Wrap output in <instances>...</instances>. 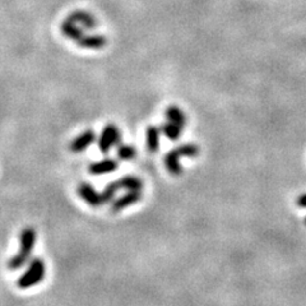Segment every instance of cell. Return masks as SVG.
Segmentation results:
<instances>
[{
    "instance_id": "14",
    "label": "cell",
    "mask_w": 306,
    "mask_h": 306,
    "mask_svg": "<svg viewBox=\"0 0 306 306\" xmlns=\"http://www.w3.org/2000/svg\"><path fill=\"white\" fill-rule=\"evenodd\" d=\"M119 186L120 189H124L127 191H133V190H142L143 188V182L139 178L133 175H127L124 178H121L118 180Z\"/></svg>"
},
{
    "instance_id": "15",
    "label": "cell",
    "mask_w": 306,
    "mask_h": 306,
    "mask_svg": "<svg viewBox=\"0 0 306 306\" xmlns=\"http://www.w3.org/2000/svg\"><path fill=\"white\" fill-rule=\"evenodd\" d=\"M161 130H162L163 135L166 138H169L170 140H178V138L181 137L182 127L175 124V123H171V121H167L161 127Z\"/></svg>"
},
{
    "instance_id": "19",
    "label": "cell",
    "mask_w": 306,
    "mask_h": 306,
    "mask_svg": "<svg viewBox=\"0 0 306 306\" xmlns=\"http://www.w3.org/2000/svg\"><path fill=\"white\" fill-rule=\"evenodd\" d=\"M297 205L301 208H306V194L300 195V197L297 198Z\"/></svg>"
},
{
    "instance_id": "11",
    "label": "cell",
    "mask_w": 306,
    "mask_h": 306,
    "mask_svg": "<svg viewBox=\"0 0 306 306\" xmlns=\"http://www.w3.org/2000/svg\"><path fill=\"white\" fill-rule=\"evenodd\" d=\"M165 167L170 175L180 176L182 174V166L180 163V156L176 153L175 148L170 151L165 156Z\"/></svg>"
},
{
    "instance_id": "10",
    "label": "cell",
    "mask_w": 306,
    "mask_h": 306,
    "mask_svg": "<svg viewBox=\"0 0 306 306\" xmlns=\"http://www.w3.org/2000/svg\"><path fill=\"white\" fill-rule=\"evenodd\" d=\"M76 44L80 46V48L99 50V49L105 48L106 45H107V38L103 35H84Z\"/></svg>"
},
{
    "instance_id": "5",
    "label": "cell",
    "mask_w": 306,
    "mask_h": 306,
    "mask_svg": "<svg viewBox=\"0 0 306 306\" xmlns=\"http://www.w3.org/2000/svg\"><path fill=\"white\" fill-rule=\"evenodd\" d=\"M142 190H133L128 191L127 194H123L120 198L115 199L111 203V212L112 213H119L121 210L127 209V208L131 207L134 204H137L138 202L142 201Z\"/></svg>"
},
{
    "instance_id": "17",
    "label": "cell",
    "mask_w": 306,
    "mask_h": 306,
    "mask_svg": "<svg viewBox=\"0 0 306 306\" xmlns=\"http://www.w3.org/2000/svg\"><path fill=\"white\" fill-rule=\"evenodd\" d=\"M176 153H178L180 158L181 157H197L199 154V147L195 143H185L178 146L175 148Z\"/></svg>"
},
{
    "instance_id": "8",
    "label": "cell",
    "mask_w": 306,
    "mask_h": 306,
    "mask_svg": "<svg viewBox=\"0 0 306 306\" xmlns=\"http://www.w3.org/2000/svg\"><path fill=\"white\" fill-rule=\"evenodd\" d=\"M70 19H73L74 22H76L80 27H83L84 29H96L97 26H99V22H97V18H96L93 14H91L87 10H82V9H76L74 12H72L69 14Z\"/></svg>"
},
{
    "instance_id": "2",
    "label": "cell",
    "mask_w": 306,
    "mask_h": 306,
    "mask_svg": "<svg viewBox=\"0 0 306 306\" xmlns=\"http://www.w3.org/2000/svg\"><path fill=\"white\" fill-rule=\"evenodd\" d=\"M46 273L45 261L41 258H33L27 265V269L17 280V286L21 290H28L42 282Z\"/></svg>"
},
{
    "instance_id": "1",
    "label": "cell",
    "mask_w": 306,
    "mask_h": 306,
    "mask_svg": "<svg viewBox=\"0 0 306 306\" xmlns=\"http://www.w3.org/2000/svg\"><path fill=\"white\" fill-rule=\"evenodd\" d=\"M37 240V232L36 230L31 226H27L22 229L19 232V249L16 254L8 261V268L10 271H18L25 267L31 261L32 253L36 245Z\"/></svg>"
},
{
    "instance_id": "9",
    "label": "cell",
    "mask_w": 306,
    "mask_h": 306,
    "mask_svg": "<svg viewBox=\"0 0 306 306\" xmlns=\"http://www.w3.org/2000/svg\"><path fill=\"white\" fill-rule=\"evenodd\" d=\"M60 31L65 37L74 42H76L84 36V28L80 27L76 22H74L73 19H70L69 17L64 19L63 23L60 25Z\"/></svg>"
},
{
    "instance_id": "13",
    "label": "cell",
    "mask_w": 306,
    "mask_h": 306,
    "mask_svg": "<svg viewBox=\"0 0 306 306\" xmlns=\"http://www.w3.org/2000/svg\"><path fill=\"white\" fill-rule=\"evenodd\" d=\"M165 115L167 121L175 123V124L180 125V127L182 128L186 125V115H185V112L182 111L181 108L178 107V106H170V107L166 108Z\"/></svg>"
},
{
    "instance_id": "16",
    "label": "cell",
    "mask_w": 306,
    "mask_h": 306,
    "mask_svg": "<svg viewBox=\"0 0 306 306\" xmlns=\"http://www.w3.org/2000/svg\"><path fill=\"white\" fill-rule=\"evenodd\" d=\"M116 154H118L119 159L130 161V159L137 157V150H135V147L130 146V144L120 143L118 146V150H116Z\"/></svg>"
},
{
    "instance_id": "7",
    "label": "cell",
    "mask_w": 306,
    "mask_h": 306,
    "mask_svg": "<svg viewBox=\"0 0 306 306\" xmlns=\"http://www.w3.org/2000/svg\"><path fill=\"white\" fill-rule=\"evenodd\" d=\"M119 167V163L116 159L112 158H103L100 159V161H96L92 162L88 166V171L91 175L100 176V175H106V174H110V172L116 171Z\"/></svg>"
},
{
    "instance_id": "18",
    "label": "cell",
    "mask_w": 306,
    "mask_h": 306,
    "mask_svg": "<svg viewBox=\"0 0 306 306\" xmlns=\"http://www.w3.org/2000/svg\"><path fill=\"white\" fill-rule=\"evenodd\" d=\"M119 189H120V186H119L118 181L108 182V184L106 185V188L103 189V191L101 193L102 198H103V203L105 204L112 203V202H114L115 195H116Z\"/></svg>"
},
{
    "instance_id": "3",
    "label": "cell",
    "mask_w": 306,
    "mask_h": 306,
    "mask_svg": "<svg viewBox=\"0 0 306 306\" xmlns=\"http://www.w3.org/2000/svg\"><path fill=\"white\" fill-rule=\"evenodd\" d=\"M121 139V133L115 124H107L101 131L97 144L102 153H108L112 147L119 146Z\"/></svg>"
},
{
    "instance_id": "4",
    "label": "cell",
    "mask_w": 306,
    "mask_h": 306,
    "mask_svg": "<svg viewBox=\"0 0 306 306\" xmlns=\"http://www.w3.org/2000/svg\"><path fill=\"white\" fill-rule=\"evenodd\" d=\"M76 191H78V195L88 204L89 207L99 208L105 204L103 203V198H102L101 193H99V191L96 190L89 182H80V184L78 185Z\"/></svg>"
},
{
    "instance_id": "20",
    "label": "cell",
    "mask_w": 306,
    "mask_h": 306,
    "mask_svg": "<svg viewBox=\"0 0 306 306\" xmlns=\"http://www.w3.org/2000/svg\"><path fill=\"white\" fill-rule=\"evenodd\" d=\"M305 223H306V218H305Z\"/></svg>"
},
{
    "instance_id": "6",
    "label": "cell",
    "mask_w": 306,
    "mask_h": 306,
    "mask_svg": "<svg viewBox=\"0 0 306 306\" xmlns=\"http://www.w3.org/2000/svg\"><path fill=\"white\" fill-rule=\"evenodd\" d=\"M96 134L91 129L82 131L79 135H76L69 144V151L73 153H80L86 151L92 143H95Z\"/></svg>"
},
{
    "instance_id": "12",
    "label": "cell",
    "mask_w": 306,
    "mask_h": 306,
    "mask_svg": "<svg viewBox=\"0 0 306 306\" xmlns=\"http://www.w3.org/2000/svg\"><path fill=\"white\" fill-rule=\"evenodd\" d=\"M162 130L161 128L150 125L146 129V142H147V150L151 153H156L159 148V135Z\"/></svg>"
}]
</instances>
